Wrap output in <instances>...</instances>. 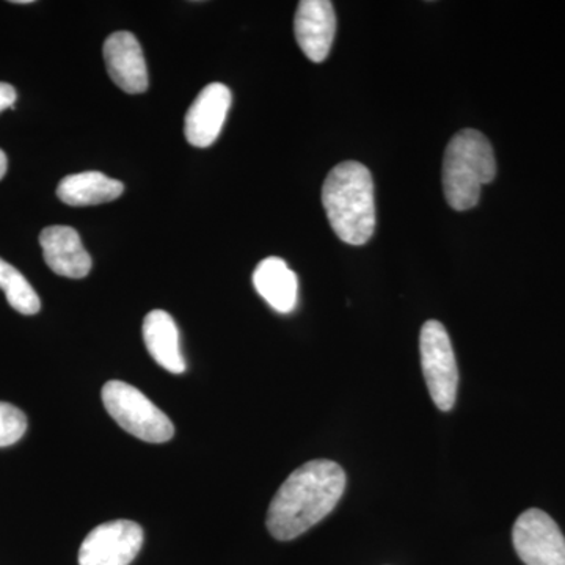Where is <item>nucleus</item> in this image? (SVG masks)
<instances>
[{
  "mask_svg": "<svg viewBox=\"0 0 565 565\" xmlns=\"http://www.w3.org/2000/svg\"><path fill=\"white\" fill-rule=\"evenodd\" d=\"M7 169H9V159H7L6 152L0 150V180L6 177Z\"/></svg>",
  "mask_w": 565,
  "mask_h": 565,
  "instance_id": "18",
  "label": "nucleus"
},
{
  "mask_svg": "<svg viewBox=\"0 0 565 565\" xmlns=\"http://www.w3.org/2000/svg\"><path fill=\"white\" fill-rule=\"evenodd\" d=\"M322 204L334 234L349 245H364L375 232L374 181L360 162L334 167L322 188Z\"/></svg>",
  "mask_w": 565,
  "mask_h": 565,
  "instance_id": "2",
  "label": "nucleus"
},
{
  "mask_svg": "<svg viewBox=\"0 0 565 565\" xmlns=\"http://www.w3.org/2000/svg\"><path fill=\"white\" fill-rule=\"evenodd\" d=\"M345 489L343 468L332 460H310L297 468L267 512V530L277 541L288 542L318 525L340 503Z\"/></svg>",
  "mask_w": 565,
  "mask_h": 565,
  "instance_id": "1",
  "label": "nucleus"
},
{
  "mask_svg": "<svg viewBox=\"0 0 565 565\" xmlns=\"http://www.w3.org/2000/svg\"><path fill=\"white\" fill-rule=\"evenodd\" d=\"M102 394L107 414L126 433L147 444H166L172 440L174 435L172 419L136 386L121 381H110L103 386Z\"/></svg>",
  "mask_w": 565,
  "mask_h": 565,
  "instance_id": "4",
  "label": "nucleus"
},
{
  "mask_svg": "<svg viewBox=\"0 0 565 565\" xmlns=\"http://www.w3.org/2000/svg\"><path fill=\"white\" fill-rule=\"evenodd\" d=\"M0 289L6 292L7 302L18 313L32 316L40 311L41 302L39 294L25 280L24 275L0 258Z\"/></svg>",
  "mask_w": 565,
  "mask_h": 565,
  "instance_id": "15",
  "label": "nucleus"
},
{
  "mask_svg": "<svg viewBox=\"0 0 565 565\" xmlns=\"http://www.w3.org/2000/svg\"><path fill=\"white\" fill-rule=\"evenodd\" d=\"M419 352L427 388L440 411H452L456 404L459 370L455 349L444 323L427 321L419 334Z\"/></svg>",
  "mask_w": 565,
  "mask_h": 565,
  "instance_id": "5",
  "label": "nucleus"
},
{
  "mask_svg": "<svg viewBox=\"0 0 565 565\" xmlns=\"http://www.w3.org/2000/svg\"><path fill=\"white\" fill-rule=\"evenodd\" d=\"M40 245L52 273L76 280L90 274V255L85 250L79 233L71 226H47L40 234Z\"/></svg>",
  "mask_w": 565,
  "mask_h": 565,
  "instance_id": "11",
  "label": "nucleus"
},
{
  "mask_svg": "<svg viewBox=\"0 0 565 565\" xmlns=\"http://www.w3.org/2000/svg\"><path fill=\"white\" fill-rule=\"evenodd\" d=\"M104 61L110 79L129 95L147 92L148 68L139 41L131 32H115L104 43Z\"/></svg>",
  "mask_w": 565,
  "mask_h": 565,
  "instance_id": "10",
  "label": "nucleus"
},
{
  "mask_svg": "<svg viewBox=\"0 0 565 565\" xmlns=\"http://www.w3.org/2000/svg\"><path fill=\"white\" fill-rule=\"evenodd\" d=\"M294 33L303 54L311 62L329 57L337 33V14L330 0H303L294 20Z\"/></svg>",
  "mask_w": 565,
  "mask_h": 565,
  "instance_id": "9",
  "label": "nucleus"
},
{
  "mask_svg": "<svg viewBox=\"0 0 565 565\" xmlns=\"http://www.w3.org/2000/svg\"><path fill=\"white\" fill-rule=\"evenodd\" d=\"M11 3H20V6H25V3H32V0H13Z\"/></svg>",
  "mask_w": 565,
  "mask_h": 565,
  "instance_id": "19",
  "label": "nucleus"
},
{
  "mask_svg": "<svg viewBox=\"0 0 565 565\" xmlns=\"http://www.w3.org/2000/svg\"><path fill=\"white\" fill-rule=\"evenodd\" d=\"M28 430L24 412L13 404L0 403V448L18 444Z\"/></svg>",
  "mask_w": 565,
  "mask_h": 565,
  "instance_id": "16",
  "label": "nucleus"
},
{
  "mask_svg": "<svg viewBox=\"0 0 565 565\" xmlns=\"http://www.w3.org/2000/svg\"><path fill=\"white\" fill-rule=\"evenodd\" d=\"M516 555L526 565H565V537L541 509H527L512 530Z\"/></svg>",
  "mask_w": 565,
  "mask_h": 565,
  "instance_id": "6",
  "label": "nucleus"
},
{
  "mask_svg": "<svg viewBox=\"0 0 565 565\" xmlns=\"http://www.w3.org/2000/svg\"><path fill=\"white\" fill-rule=\"evenodd\" d=\"M497 177V159L484 134L463 129L449 141L444 159V191L456 211L475 207L482 185Z\"/></svg>",
  "mask_w": 565,
  "mask_h": 565,
  "instance_id": "3",
  "label": "nucleus"
},
{
  "mask_svg": "<svg viewBox=\"0 0 565 565\" xmlns=\"http://www.w3.org/2000/svg\"><path fill=\"white\" fill-rule=\"evenodd\" d=\"M125 192L121 181L99 172H84L63 178L57 188L58 199L68 206H95L114 202Z\"/></svg>",
  "mask_w": 565,
  "mask_h": 565,
  "instance_id": "14",
  "label": "nucleus"
},
{
  "mask_svg": "<svg viewBox=\"0 0 565 565\" xmlns=\"http://www.w3.org/2000/svg\"><path fill=\"white\" fill-rule=\"evenodd\" d=\"M143 545V530L131 520L96 526L82 542L79 565H129Z\"/></svg>",
  "mask_w": 565,
  "mask_h": 565,
  "instance_id": "7",
  "label": "nucleus"
},
{
  "mask_svg": "<svg viewBox=\"0 0 565 565\" xmlns=\"http://www.w3.org/2000/svg\"><path fill=\"white\" fill-rule=\"evenodd\" d=\"M17 103V90L6 82H0V111L6 109H14Z\"/></svg>",
  "mask_w": 565,
  "mask_h": 565,
  "instance_id": "17",
  "label": "nucleus"
},
{
  "mask_svg": "<svg viewBox=\"0 0 565 565\" xmlns=\"http://www.w3.org/2000/svg\"><path fill=\"white\" fill-rule=\"evenodd\" d=\"M232 107V92L226 85H207L196 96L185 114V139L193 147H211L221 136L226 115Z\"/></svg>",
  "mask_w": 565,
  "mask_h": 565,
  "instance_id": "8",
  "label": "nucleus"
},
{
  "mask_svg": "<svg viewBox=\"0 0 565 565\" xmlns=\"http://www.w3.org/2000/svg\"><path fill=\"white\" fill-rule=\"evenodd\" d=\"M253 286L277 313L288 315L299 302V280L288 264L277 256H269L256 266Z\"/></svg>",
  "mask_w": 565,
  "mask_h": 565,
  "instance_id": "12",
  "label": "nucleus"
},
{
  "mask_svg": "<svg viewBox=\"0 0 565 565\" xmlns=\"http://www.w3.org/2000/svg\"><path fill=\"white\" fill-rule=\"evenodd\" d=\"M143 340L154 362L169 373L185 371V360L181 352L180 330L172 316L163 310H154L143 321Z\"/></svg>",
  "mask_w": 565,
  "mask_h": 565,
  "instance_id": "13",
  "label": "nucleus"
}]
</instances>
